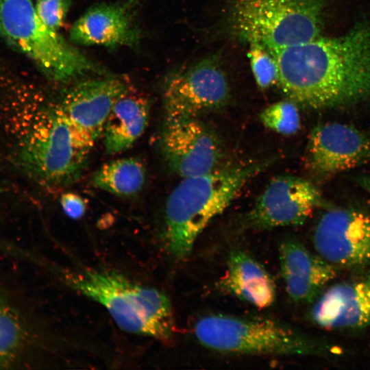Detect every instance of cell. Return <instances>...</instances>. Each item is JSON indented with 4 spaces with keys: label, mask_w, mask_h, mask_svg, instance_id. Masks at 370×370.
Wrapping results in <instances>:
<instances>
[{
    "label": "cell",
    "mask_w": 370,
    "mask_h": 370,
    "mask_svg": "<svg viewBox=\"0 0 370 370\" xmlns=\"http://www.w3.org/2000/svg\"><path fill=\"white\" fill-rule=\"evenodd\" d=\"M129 89L127 83L118 78L82 81L71 86L59 103L75 130L93 147L114 105Z\"/></svg>",
    "instance_id": "obj_13"
},
{
    "label": "cell",
    "mask_w": 370,
    "mask_h": 370,
    "mask_svg": "<svg viewBox=\"0 0 370 370\" xmlns=\"http://www.w3.org/2000/svg\"><path fill=\"white\" fill-rule=\"evenodd\" d=\"M60 203L64 214L72 219H81L86 213V201L76 193L69 192L62 194Z\"/></svg>",
    "instance_id": "obj_24"
},
{
    "label": "cell",
    "mask_w": 370,
    "mask_h": 370,
    "mask_svg": "<svg viewBox=\"0 0 370 370\" xmlns=\"http://www.w3.org/2000/svg\"><path fill=\"white\" fill-rule=\"evenodd\" d=\"M140 0L95 5L73 24L70 38L75 44L106 47H134L140 32L134 19Z\"/></svg>",
    "instance_id": "obj_15"
},
{
    "label": "cell",
    "mask_w": 370,
    "mask_h": 370,
    "mask_svg": "<svg viewBox=\"0 0 370 370\" xmlns=\"http://www.w3.org/2000/svg\"><path fill=\"white\" fill-rule=\"evenodd\" d=\"M160 146L169 166L182 178L216 169L222 156L217 138L197 118H166Z\"/></svg>",
    "instance_id": "obj_11"
},
{
    "label": "cell",
    "mask_w": 370,
    "mask_h": 370,
    "mask_svg": "<svg viewBox=\"0 0 370 370\" xmlns=\"http://www.w3.org/2000/svg\"><path fill=\"white\" fill-rule=\"evenodd\" d=\"M72 0H36V12L49 27L59 31L63 25Z\"/></svg>",
    "instance_id": "obj_23"
},
{
    "label": "cell",
    "mask_w": 370,
    "mask_h": 370,
    "mask_svg": "<svg viewBox=\"0 0 370 370\" xmlns=\"http://www.w3.org/2000/svg\"><path fill=\"white\" fill-rule=\"evenodd\" d=\"M312 243L318 254L338 268L370 266V214L355 208L328 210L314 227Z\"/></svg>",
    "instance_id": "obj_9"
},
{
    "label": "cell",
    "mask_w": 370,
    "mask_h": 370,
    "mask_svg": "<svg viewBox=\"0 0 370 370\" xmlns=\"http://www.w3.org/2000/svg\"><path fill=\"white\" fill-rule=\"evenodd\" d=\"M270 163L267 160L249 162L183 178L169 195L164 208V238L173 257L186 258L208 224Z\"/></svg>",
    "instance_id": "obj_3"
},
{
    "label": "cell",
    "mask_w": 370,
    "mask_h": 370,
    "mask_svg": "<svg viewBox=\"0 0 370 370\" xmlns=\"http://www.w3.org/2000/svg\"><path fill=\"white\" fill-rule=\"evenodd\" d=\"M146 168L137 158H124L103 164L92 175V185L100 190L119 197L139 193L146 180Z\"/></svg>",
    "instance_id": "obj_20"
},
{
    "label": "cell",
    "mask_w": 370,
    "mask_h": 370,
    "mask_svg": "<svg viewBox=\"0 0 370 370\" xmlns=\"http://www.w3.org/2000/svg\"><path fill=\"white\" fill-rule=\"evenodd\" d=\"M307 159L321 177L360 166L370 161V134L340 123L319 125L310 133Z\"/></svg>",
    "instance_id": "obj_12"
},
{
    "label": "cell",
    "mask_w": 370,
    "mask_h": 370,
    "mask_svg": "<svg viewBox=\"0 0 370 370\" xmlns=\"http://www.w3.org/2000/svg\"><path fill=\"white\" fill-rule=\"evenodd\" d=\"M288 99L312 109L352 105L370 99V23L334 38L270 51Z\"/></svg>",
    "instance_id": "obj_1"
},
{
    "label": "cell",
    "mask_w": 370,
    "mask_h": 370,
    "mask_svg": "<svg viewBox=\"0 0 370 370\" xmlns=\"http://www.w3.org/2000/svg\"><path fill=\"white\" fill-rule=\"evenodd\" d=\"M221 286L238 299L256 307L271 306L276 295L275 285L264 267L248 254L232 251Z\"/></svg>",
    "instance_id": "obj_19"
},
{
    "label": "cell",
    "mask_w": 370,
    "mask_h": 370,
    "mask_svg": "<svg viewBox=\"0 0 370 370\" xmlns=\"http://www.w3.org/2000/svg\"><path fill=\"white\" fill-rule=\"evenodd\" d=\"M260 119L266 127L283 135L294 134L300 127L297 104L289 99L275 102L265 108L260 112Z\"/></svg>",
    "instance_id": "obj_21"
},
{
    "label": "cell",
    "mask_w": 370,
    "mask_h": 370,
    "mask_svg": "<svg viewBox=\"0 0 370 370\" xmlns=\"http://www.w3.org/2000/svg\"><path fill=\"white\" fill-rule=\"evenodd\" d=\"M279 261L286 291L298 303L312 302L337 276L338 267L312 253L297 240L284 241Z\"/></svg>",
    "instance_id": "obj_17"
},
{
    "label": "cell",
    "mask_w": 370,
    "mask_h": 370,
    "mask_svg": "<svg viewBox=\"0 0 370 370\" xmlns=\"http://www.w3.org/2000/svg\"><path fill=\"white\" fill-rule=\"evenodd\" d=\"M3 110L5 127L26 173L48 186H65L79 180L92 147L73 127L59 101L34 92L19 94Z\"/></svg>",
    "instance_id": "obj_2"
},
{
    "label": "cell",
    "mask_w": 370,
    "mask_h": 370,
    "mask_svg": "<svg viewBox=\"0 0 370 370\" xmlns=\"http://www.w3.org/2000/svg\"><path fill=\"white\" fill-rule=\"evenodd\" d=\"M150 103L144 96L129 89L114 105L101 134L106 151L121 153L144 133L149 122Z\"/></svg>",
    "instance_id": "obj_18"
},
{
    "label": "cell",
    "mask_w": 370,
    "mask_h": 370,
    "mask_svg": "<svg viewBox=\"0 0 370 370\" xmlns=\"http://www.w3.org/2000/svg\"><path fill=\"white\" fill-rule=\"evenodd\" d=\"M310 317L328 330H360L370 326V266L334 284L314 300Z\"/></svg>",
    "instance_id": "obj_14"
},
{
    "label": "cell",
    "mask_w": 370,
    "mask_h": 370,
    "mask_svg": "<svg viewBox=\"0 0 370 370\" xmlns=\"http://www.w3.org/2000/svg\"><path fill=\"white\" fill-rule=\"evenodd\" d=\"M40 337L19 291L0 277V369L29 365Z\"/></svg>",
    "instance_id": "obj_16"
},
{
    "label": "cell",
    "mask_w": 370,
    "mask_h": 370,
    "mask_svg": "<svg viewBox=\"0 0 370 370\" xmlns=\"http://www.w3.org/2000/svg\"><path fill=\"white\" fill-rule=\"evenodd\" d=\"M252 73L258 86L267 89L278 82V67L273 55L263 45L249 43L248 53Z\"/></svg>",
    "instance_id": "obj_22"
},
{
    "label": "cell",
    "mask_w": 370,
    "mask_h": 370,
    "mask_svg": "<svg viewBox=\"0 0 370 370\" xmlns=\"http://www.w3.org/2000/svg\"><path fill=\"white\" fill-rule=\"evenodd\" d=\"M323 16V0H232L227 23L241 40L273 51L319 36Z\"/></svg>",
    "instance_id": "obj_7"
},
{
    "label": "cell",
    "mask_w": 370,
    "mask_h": 370,
    "mask_svg": "<svg viewBox=\"0 0 370 370\" xmlns=\"http://www.w3.org/2000/svg\"><path fill=\"white\" fill-rule=\"evenodd\" d=\"M357 184L370 195V175H361L356 177Z\"/></svg>",
    "instance_id": "obj_25"
},
{
    "label": "cell",
    "mask_w": 370,
    "mask_h": 370,
    "mask_svg": "<svg viewBox=\"0 0 370 370\" xmlns=\"http://www.w3.org/2000/svg\"><path fill=\"white\" fill-rule=\"evenodd\" d=\"M62 277L70 288L105 308L123 330L163 343L173 339L171 304L160 291L92 269L63 272Z\"/></svg>",
    "instance_id": "obj_4"
},
{
    "label": "cell",
    "mask_w": 370,
    "mask_h": 370,
    "mask_svg": "<svg viewBox=\"0 0 370 370\" xmlns=\"http://www.w3.org/2000/svg\"><path fill=\"white\" fill-rule=\"evenodd\" d=\"M0 37L54 82H68L101 71L43 23L32 0H0Z\"/></svg>",
    "instance_id": "obj_6"
},
{
    "label": "cell",
    "mask_w": 370,
    "mask_h": 370,
    "mask_svg": "<svg viewBox=\"0 0 370 370\" xmlns=\"http://www.w3.org/2000/svg\"><path fill=\"white\" fill-rule=\"evenodd\" d=\"M166 118H197L227 104V79L215 58H207L172 74L163 88Z\"/></svg>",
    "instance_id": "obj_8"
},
{
    "label": "cell",
    "mask_w": 370,
    "mask_h": 370,
    "mask_svg": "<svg viewBox=\"0 0 370 370\" xmlns=\"http://www.w3.org/2000/svg\"><path fill=\"white\" fill-rule=\"evenodd\" d=\"M323 204L322 195L312 183L294 175H280L258 197L245 222L259 230L300 225Z\"/></svg>",
    "instance_id": "obj_10"
},
{
    "label": "cell",
    "mask_w": 370,
    "mask_h": 370,
    "mask_svg": "<svg viewBox=\"0 0 370 370\" xmlns=\"http://www.w3.org/2000/svg\"><path fill=\"white\" fill-rule=\"evenodd\" d=\"M194 332L204 346L224 353L325 357L339 349L280 322L223 314L197 320Z\"/></svg>",
    "instance_id": "obj_5"
}]
</instances>
